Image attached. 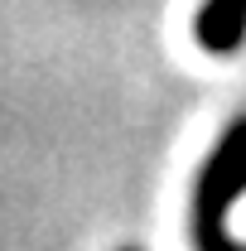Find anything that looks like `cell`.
I'll list each match as a JSON object with an SVG mask.
<instances>
[{"mask_svg": "<svg viewBox=\"0 0 246 251\" xmlns=\"http://www.w3.org/2000/svg\"><path fill=\"white\" fill-rule=\"evenodd\" d=\"M246 193V116L222 130L213 145L208 164L193 179V198H188V237L193 251H246L232 232H227V213Z\"/></svg>", "mask_w": 246, "mask_h": 251, "instance_id": "6da1fadb", "label": "cell"}, {"mask_svg": "<svg viewBox=\"0 0 246 251\" xmlns=\"http://www.w3.org/2000/svg\"><path fill=\"white\" fill-rule=\"evenodd\" d=\"M193 39L203 53L232 58L246 44V0H203V10L193 15Z\"/></svg>", "mask_w": 246, "mask_h": 251, "instance_id": "7a4b0ae2", "label": "cell"}, {"mask_svg": "<svg viewBox=\"0 0 246 251\" xmlns=\"http://www.w3.org/2000/svg\"><path fill=\"white\" fill-rule=\"evenodd\" d=\"M121 251H140V247H121Z\"/></svg>", "mask_w": 246, "mask_h": 251, "instance_id": "3957f363", "label": "cell"}]
</instances>
